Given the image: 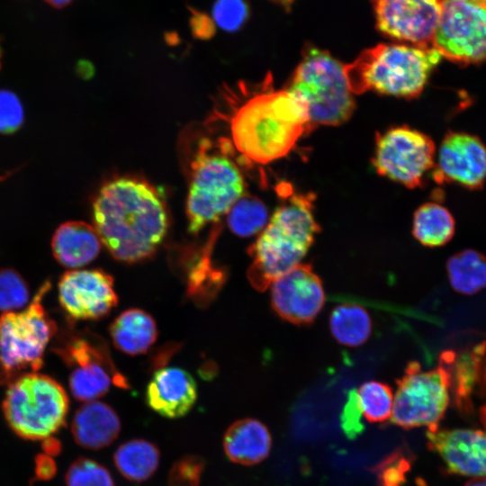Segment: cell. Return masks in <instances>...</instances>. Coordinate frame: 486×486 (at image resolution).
Instances as JSON below:
<instances>
[{
	"instance_id": "obj_1",
	"label": "cell",
	"mask_w": 486,
	"mask_h": 486,
	"mask_svg": "<svg viewBox=\"0 0 486 486\" xmlns=\"http://www.w3.org/2000/svg\"><path fill=\"white\" fill-rule=\"evenodd\" d=\"M93 219L102 243L124 263L150 257L168 229L157 190L133 177L114 178L102 186L93 203Z\"/></svg>"
},
{
	"instance_id": "obj_2",
	"label": "cell",
	"mask_w": 486,
	"mask_h": 486,
	"mask_svg": "<svg viewBox=\"0 0 486 486\" xmlns=\"http://www.w3.org/2000/svg\"><path fill=\"white\" fill-rule=\"evenodd\" d=\"M231 148L256 164L288 155L303 133L309 115L304 103L287 89H265L248 98L230 116Z\"/></svg>"
},
{
	"instance_id": "obj_3",
	"label": "cell",
	"mask_w": 486,
	"mask_h": 486,
	"mask_svg": "<svg viewBox=\"0 0 486 486\" xmlns=\"http://www.w3.org/2000/svg\"><path fill=\"white\" fill-rule=\"evenodd\" d=\"M313 200L312 194L288 196L248 248L252 263L248 278L256 290L264 292L302 263L320 231L312 212Z\"/></svg>"
},
{
	"instance_id": "obj_4",
	"label": "cell",
	"mask_w": 486,
	"mask_h": 486,
	"mask_svg": "<svg viewBox=\"0 0 486 486\" xmlns=\"http://www.w3.org/2000/svg\"><path fill=\"white\" fill-rule=\"evenodd\" d=\"M441 58L433 46L381 43L345 65V74L353 94L373 91L411 99L423 92Z\"/></svg>"
},
{
	"instance_id": "obj_5",
	"label": "cell",
	"mask_w": 486,
	"mask_h": 486,
	"mask_svg": "<svg viewBox=\"0 0 486 486\" xmlns=\"http://www.w3.org/2000/svg\"><path fill=\"white\" fill-rule=\"evenodd\" d=\"M306 105L308 132L316 126H338L346 122L356 108L349 90L345 65L328 51L304 48L302 60L286 88Z\"/></svg>"
},
{
	"instance_id": "obj_6",
	"label": "cell",
	"mask_w": 486,
	"mask_h": 486,
	"mask_svg": "<svg viewBox=\"0 0 486 486\" xmlns=\"http://www.w3.org/2000/svg\"><path fill=\"white\" fill-rule=\"evenodd\" d=\"M68 396L53 378L35 373L21 375L6 390L2 410L13 432L25 440H43L66 424Z\"/></svg>"
},
{
	"instance_id": "obj_7",
	"label": "cell",
	"mask_w": 486,
	"mask_h": 486,
	"mask_svg": "<svg viewBox=\"0 0 486 486\" xmlns=\"http://www.w3.org/2000/svg\"><path fill=\"white\" fill-rule=\"evenodd\" d=\"M46 280L22 311L0 316V384L9 385L21 375L39 371L57 326L42 301L50 291Z\"/></svg>"
},
{
	"instance_id": "obj_8",
	"label": "cell",
	"mask_w": 486,
	"mask_h": 486,
	"mask_svg": "<svg viewBox=\"0 0 486 486\" xmlns=\"http://www.w3.org/2000/svg\"><path fill=\"white\" fill-rule=\"evenodd\" d=\"M226 147V140L221 141V150L212 152L202 144L192 162L186 202L188 231L192 234L227 213L244 195L243 176L229 157Z\"/></svg>"
},
{
	"instance_id": "obj_9",
	"label": "cell",
	"mask_w": 486,
	"mask_h": 486,
	"mask_svg": "<svg viewBox=\"0 0 486 486\" xmlns=\"http://www.w3.org/2000/svg\"><path fill=\"white\" fill-rule=\"evenodd\" d=\"M397 383L392 422L404 428H438L450 402L451 378L446 364L439 358L436 368L425 371L418 362H410Z\"/></svg>"
},
{
	"instance_id": "obj_10",
	"label": "cell",
	"mask_w": 486,
	"mask_h": 486,
	"mask_svg": "<svg viewBox=\"0 0 486 486\" xmlns=\"http://www.w3.org/2000/svg\"><path fill=\"white\" fill-rule=\"evenodd\" d=\"M432 46L460 66L486 62V3L442 0Z\"/></svg>"
},
{
	"instance_id": "obj_11",
	"label": "cell",
	"mask_w": 486,
	"mask_h": 486,
	"mask_svg": "<svg viewBox=\"0 0 486 486\" xmlns=\"http://www.w3.org/2000/svg\"><path fill=\"white\" fill-rule=\"evenodd\" d=\"M435 155L436 146L429 136L398 126L377 136L373 165L379 175L415 188L434 169Z\"/></svg>"
},
{
	"instance_id": "obj_12",
	"label": "cell",
	"mask_w": 486,
	"mask_h": 486,
	"mask_svg": "<svg viewBox=\"0 0 486 486\" xmlns=\"http://www.w3.org/2000/svg\"><path fill=\"white\" fill-rule=\"evenodd\" d=\"M442 0H371L377 29L412 45L430 47Z\"/></svg>"
},
{
	"instance_id": "obj_13",
	"label": "cell",
	"mask_w": 486,
	"mask_h": 486,
	"mask_svg": "<svg viewBox=\"0 0 486 486\" xmlns=\"http://www.w3.org/2000/svg\"><path fill=\"white\" fill-rule=\"evenodd\" d=\"M113 278L101 269H74L58 282V302L74 320H98L117 305Z\"/></svg>"
},
{
	"instance_id": "obj_14",
	"label": "cell",
	"mask_w": 486,
	"mask_h": 486,
	"mask_svg": "<svg viewBox=\"0 0 486 486\" xmlns=\"http://www.w3.org/2000/svg\"><path fill=\"white\" fill-rule=\"evenodd\" d=\"M432 176L438 184L480 190L486 181V146L473 134L448 131L442 140Z\"/></svg>"
},
{
	"instance_id": "obj_15",
	"label": "cell",
	"mask_w": 486,
	"mask_h": 486,
	"mask_svg": "<svg viewBox=\"0 0 486 486\" xmlns=\"http://www.w3.org/2000/svg\"><path fill=\"white\" fill-rule=\"evenodd\" d=\"M270 287L274 311L292 324L311 323L325 303L322 282L309 264H299L274 280Z\"/></svg>"
},
{
	"instance_id": "obj_16",
	"label": "cell",
	"mask_w": 486,
	"mask_h": 486,
	"mask_svg": "<svg viewBox=\"0 0 486 486\" xmlns=\"http://www.w3.org/2000/svg\"><path fill=\"white\" fill-rule=\"evenodd\" d=\"M428 447L453 474L486 477V432L476 429H439L427 432Z\"/></svg>"
},
{
	"instance_id": "obj_17",
	"label": "cell",
	"mask_w": 486,
	"mask_h": 486,
	"mask_svg": "<svg viewBox=\"0 0 486 486\" xmlns=\"http://www.w3.org/2000/svg\"><path fill=\"white\" fill-rule=\"evenodd\" d=\"M439 358L449 370L450 392L455 408L462 414H472L473 397L486 394V339L468 345L458 352L446 350Z\"/></svg>"
},
{
	"instance_id": "obj_18",
	"label": "cell",
	"mask_w": 486,
	"mask_h": 486,
	"mask_svg": "<svg viewBox=\"0 0 486 486\" xmlns=\"http://www.w3.org/2000/svg\"><path fill=\"white\" fill-rule=\"evenodd\" d=\"M196 399L197 386L194 379L179 367H166L156 371L146 389L148 407L168 418L186 415Z\"/></svg>"
},
{
	"instance_id": "obj_19",
	"label": "cell",
	"mask_w": 486,
	"mask_h": 486,
	"mask_svg": "<svg viewBox=\"0 0 486 486\" xmlns=\"http://www.w3.org/2000/svg\"><path fill=\"white\" fill-rule=\"evenodd\" d=\"M121 420L106 403L93 400L78 408L71 423L75 442L86 449L99 450L110 446L119 436Z\"/></svg>"
},
{
	"instance_id": "obj_20",
	"label": "cell",
	"mask_w": 486,
	"mask_h": 486,
	"mask_svg": "<svg viewBox=\"0 0 486 486\" xmlns=\"http://www.w3.org/2000/svg\"><path fill=\"white\" fill-rule=\"evenodd\" d=\"M102 240L95 228L85 221L73 220L61 224L51 238V250L63 266L76 269L97 257Z\"/></svg>"
},
{
	"instance_id": "obj_21",
	"label": "cell",
	"mask_w": 486,
	"mask_h": 486,
	"mask_svg": "<svg viewBox=\"0 0 486 486\" xmlns=\"http://www.w3.org/2000/svg\"><path fill=\"white\" fill-rule=\"evenodd\" d=\"M272 438L268 428L255 418H243L232 423L223 436V449L233 463L253 465L266 459L271 450Z\"/></svg>"
},
{
	"instance_id": "obj_22",
	"label": "cell",
	"mask_w": 486,
	"mask_h": 486,
	"mask_svg": "<svg viewBox=\"0 0 486 486\" xmlns=\"http://www.w3.org/2000/svg\"><path fill=\"white\" fill-rule=\"evenodd\" d=\"M110 335L120 351L136 356L147 352L156 342L158 328L154 319L140 309L122 312L111 324Z\"/></svg>"
},
{
	"instance_id": "obj_23",
	"label": "cell",
	"mask_w": 486,
	"mask_h": 486,
	"mask_svg": "<svg viewBox=\"0 0 486 486\" xmlns=\"http://www.w3.org/2000/svg\"><path fill=\"white\" fill-rule=\"evenodd\" d=\"M68 379L73 397L80 401L96 400L106 394L115 383L126 388L128 383L115 368L110 358L98 359L74 366Z\"/></svg>"
},
{
	"instance_id": "obj_24",
	"label": "cell",
	"mask_w": 486,
	"mask_h": 486,
	"mask_svg": "<svg viewBox=\"0 0 486 486\" xmlns=\"http://www.w3.org/2000/svg\"><path fill=\"white\" fill-rule=\"evenodd\" d=\"M158 446L145 439H132L122 444L113 454L118 472L127 480L141 482L149 479L159 465Z\"/></svg>"
},
{
	"instance_id": "obj_25",
	"label": "cell",
	"mask_w": 486,
	"mask_h": 486,
	"mask_svg": "<svg viewBox=\"0 0 486 486\" xmlns=\"http://www.w3.org/2000/svg\"><path fill=\"white\" fill-rule=\"evenodd\" d=\"M454 231L455 221L453 215L440 203L426 202L414 213L412 234L423 246H444L452 239Z\"/></svg>"
},
{
	"instance_id": "obj_26",
	"label": "cell",
	"mask_w": 486,
	"mask_h": 486,
	"mask_svg": "<svg viewBox=\"0 0 486 486\" xmlns=\"http://www.w3.org/2000/svg\"><path fill=\"white\" fill-rule=\"evenodd\" d=\"M446 271L452 288L464 295H472L486 288V256L467 248L450 256Z\"/></svg>"
},
{
	"instance_id": "obj_27",
	"label": "cell",
	"mask_w": 486,
	"mask_h": 486,
	"mask_svg": "<svg viewBox=\"0 0 486 486\" xmlns=\"http://www.w3.org/2000/svg\"><path fill=\"white\" fill-rule=\"evenodd\" d=\"M368 311L357 304L338 305L329 316V328L341 345L356 347L364 344L372 333Z\"/></svg>"
},
{
	"instance_id": "obj_28",
	"label": "cell",
	"mask_w": 486,
	"mask_h": 486,
	"mask_svg": "<svg viewBox=\"0 0 486 486\" xmlns=\"http://www.w3.org/2000/svg\"><path fill=\"white\" fill-rule=\"evenodd\" d=\"M227 213L229 228L234 234L243 238L260 233L269 220L265 203L249 195H242Z\"/></svg>"
},
{
	"instance_id": "obj_29",
	"label": "cell",
	"mask_w": 486,
	"mask_h": 486,
	"mask_svg": "<svg viewBox=\"0 0 486 486\" xmlns=\"http://www.w3.org/2000/svg\"><path fill=\"white\" fill-rule=\"evenodd\" d=\"M362 416L370 422H383L392 416L393 394L390 386L378 381H368L356 390Z\"/></svg>"
},
{
	"instance_id": "obj_30",
	"label": "cell",
	"mask_w": 486,
	"mask_h": 486,
	"mask_svg": "<svg viewBox=\"0 0 486 486\" xmlns=\"http://www.w3.org/2000/svg\"><path fill=\"white\" fill-rule=\"evenodd\" d=\"M66 486H115L110 472L98 462L79 457L68 468Z\"/></svg>"
},
{
	"instance_id": "obj_31",
	"label": "cell",
	"mask_w": 486,
	"mask_h": 486,
	"mask_svg": "<svg viewBox=\"0 0 486 486\" xmlns=\"http://www.w3.org/2000/svg\"><path fill=\"white\" fill-rule=\"evenodd\" d=\"M30 302L28 284L22 276L11 268L0 269V311L14 312Z\"/></svg>"
},
{
	"instance_id": "obj_32",
	"label": "cell",
	"mask_w": 486,
	"mask_h": 486,
	"mask_svg": "<svg viewBox=\"0 0 486 486\" xmlns=\"http://www.w3.org/2000/svg\"><path fill=\"white\" fill-rule=\"evenodd\" d=\"M212 14L216 26L224 32H235L248 20L250 7L247 0H215Z\"/></svg>"
},
{
	"instance_id": "obj_33",
	"label": "cell",
	"mask_w": 486,
	"mask_h": 486,
	"mask_svg": "<svg viewBox=\"0 0 486 486\" xmlns=\"http://www.w3.org/2000/svg\"><path fill=\"white\" fill-rule=\"evenodd\" d=\"M205 461L195 454L177 459L167 475L168 486H199L204 471Z\"/></svg>"
},
{
	"instance_id": "obj_34",
	"label": "cell",
	"mask_w": 486,
	"mask_h": 486,
	"mask_svg": "<svg viewBox=\"0 0 486 486\" xmlns=\"http://www.w3.org/2000/svg\"><path fill=\"white\" fill-rule=\"evenodd\" d=\"M23 120V111L17 96L10 91L0 90V131H15Z\"/></svg>"
},
{
	"instance_id": "obj_35",
	"label": "cell",
	"mask_w": 486,
	"mask_h": 486,
	"mask_svg": "<svg viewBox=\"0 0 486 486\" xmlns=\"http://www.w3.org/2000/svg\"><path fill=\"white\" fill-rule=\"evenodd\" d=\"M362 414L359 410L356 390L349 392L347 400L341 414V427L345 435L353 439L364 428L362 422Z\"/></svg>"
},
{
	"instance_id": "obj_36",
	"label": "cell",
	"mask_w": 486,
	"mask_h": 486,
	"mask_svg": "<svg viewBox=\"0 0 486 486\" xmlns=\"http://www.w3.org/2000/svg\"><path fill=\"white\" fill-rule=\"evenodd\" d=\"M189 24L191 32L196 39L209 40L216 32V25L208 14L190 7Z\"/></svg>"
},
{
	"instance_id": "obj_37",
	"label": "cell",
	"mask_w": 486,
	"mask_h": 486,
	"mask_svg": "<svg viewBox=\"0 0 486 486\" xmlns=\"http://www.w3.org/2000/svg\"><path fill=\"white\" fill-rule=\"evenodd\" d=\"M408 464L404 460L393 458L388 461L382 472V486H400L403 482L405 467Z\"/></svg>"
},
{
	"instance_id": "obj_38",
	"label": "cell",
	"mask_w": 486,
	"mask_h": 486,
	"mask_svg": "<svg viewBox=\"0 0 486 486\" xmlns=\"http://www.w3.org/2000/svg\"><path fill=\"white\" fill-rule=\"evenodd\" d=\"M57 464L53 457L41 453L34 459V474L39 481H50L57 473Z\"/></svg>"
},
{
	"instance_id": "obj_39",
	"label": "cell",
	"mask_w": 486,
	"mask_h": 486,
	"mask_svg": "<svg viewBox=\"0 0 486 486\" xmlns=\"http://www.w3.org/2000/svg\"><path fill=\"white\" fill-rule=\"evenodd\" d=\"M41 448L44 454L55 457L60 454L62 445L58 438L50 436L41 440Z\"/></svg>"
},
{
	"instance_id": "obj_40",
	"label": "cell",
	"mask_w": 486,
	"mask_h": 486,
	"mask_svg": "<svg viewBox=\"0 0 486 486\" xmlns=\"http://www.w3.org/2000/svg\"><path fill=\"white\" fill-rule=\"evenodd\" d=\"M44 1L55 8H63L73 2V0H44Z\"/></svg>"
},
{
	"instance_id": "obj_41",
	"label": "cell",
	"mask_w": 486,
	"mask_h": 486,
	"mask_svg": "<svg viewBox=\"0 0 486 486\" xmlns=\"http://www.w3.org/2000/svg\"><path fill=\"white\" fill-rule=\"evenodd\" d=\"M464 486H486V477H476L465 482Z\"/></svg>"
},
{
	"instance_id": "obj_42",
	"label": "cell",
	"mask_w": 486,
	"mask_h": 486,
	"mask_svg": "<svg viewBox=\"0 0 486 486\" xmlns=\"http://www.w3.org/2000/svg\"><path fill=\"white\" fill-rule=\"evenodd\" d=\"M479 416H480L482 424L486 428V403L483 406H482V408L480 409Z\"/></svg>"
},
{
	"instance_id": "obj_43",
	"label": "cell",
	"mask_w": 486,
	"mask_h": 486,
	"mask_svg": "<svg viewBox=\"0 0 486 486\" xmlns=\"http://www.w3.org/2000/svg\"><path fill=\"white\" fill-rule=\"evenodd\" d=\"M272 1H274L275 3H278V4H282L283 6L288 8L292 4V3L295 0H272Z\"/></svg>"
},
{
	"instance_id": "obj_44",
	"label": "cell",
	"mask_w": 486,
	"mask_h": 486,
	"mask_svg": "<svg viewBox=\"0 0 486 486\" xmlns=\"http://www.w3.org/2000/svg\"><path fill=\"white\" fill-rule=\"evenodd\" d=\"M481 1H483V2H485V3H486V0H481Z\"/></svg>"
}]
</instances>
